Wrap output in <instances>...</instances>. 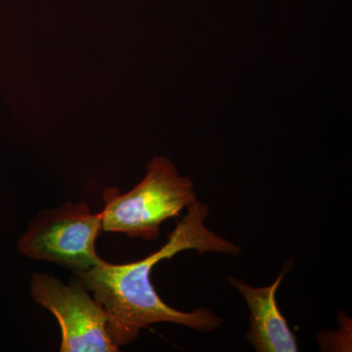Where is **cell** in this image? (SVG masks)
<instances>
[{
	"label": "cell",
	"mask_w": 352,
	"mask_h": 352,
	"mask_svg": "<svg viewBox=\"0 0 352 352\" xmlns=\"http://www.w3.org/2000/svg\"><path fill=\"white\" fill-rule=\"evenodd\" d=\"M208 212L207 204L199 200L190 204L168 242L147 258L124 264L102 261L90 270L76 273L107 312L109 333L119 349L138 339L141 330L153 324H177L201 333L223 326V319L208 308L180 311L166 305L151 280L153 268L160 261L188 250H195L200 254L217 252L240 256L239 245L206 226Z\"/></svg>",
	"instance_id": "cell-1"
},
{
	"label": "cell",
	"mask_w": 352,
	"mask_h": 352,
	"mask_svg": "<svg viewBox=\"0 0 352 352\" xmlns=\"http://www.w3.org/2000/svg\"><path fill=\"white\" fill-rule=\"evenodd\" d=\"M102 231L131 238L156 240L166 220L178 217L197 198L194 183L182 176L170 160L153 159L142 182L122 194L109 188L103 194Z\"/></svg>",
	"instance_id": "cell-2"
},
{
	"label": "cell",
	"mask_w": 352,
	"mask_h": 352,
	"mask_svg": "<svg viewBox=\"0 0 352 352\" xmlns=\"http://www.w3.org/2000/svg\"><path fill=\"white\" fill-rule=\"evenodd\" d=\"M101 231L100 212L94 214L87 204L67 201L41 210L29 222L18 241V251L27 258L59 264L78 273L103 261L95 247Z\"/></svg>",
	"instance_id": "cell-3"
},
{
	"label": "cell",
	"mask_w": 352,
	"mask_h": 352,
	"mask_svg": "<svg viewBox=\"0 0 352 352\" xmlns=\"http://www.w3.org/2000/svg\"><path fill=\"white\" fill-rule=\"evenodd\" d=\"M32 300L54 315L61 328V352H116L107 312L78 276L64 284L52 275L34 273Z\"/></svg>",
	"instance_id": "cell-4"
},
{
	"label": "cell",
	"mask_w": 352,
	"mask_h": 352,
	"mask_svg": "<svg viewBox=\"0 0 352 352\" xmlns=\"http://www.w3.org/2000/svg\"><path fill=\"white\" fill-rule=\"evenodd\" d=\"M284 276L283 271L265 287H252L238 278H227L250 308V329L245 339L256 352L298 351L295 333L278 307L277 291Z\"/></svg>",
	"instance_id": "cell-5"
}]
</instances>
